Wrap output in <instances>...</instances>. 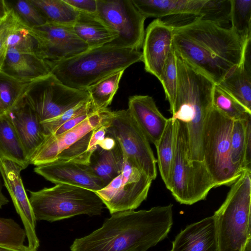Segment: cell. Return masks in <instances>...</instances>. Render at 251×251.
<instances>
[{
  "mask_svg": "<svg viewBox=\"0 0 251 251\" xmlns=\"http://www.w3.org/2000/svg\"><path fill=\"white\" fill-rule=\"evenodd\" d=\"M250 42L251 39L243 38L230 27L198 18L174 28L175 51L215 84L245 63Z\"/></svg>",
  "mask_w": 251,
  "mask_h": 251,
  "instance_id": "obj_1",
  "label": "cell"
},
{
  "mask_svg": "<svg viewBox=\"0 0 251 251\" xmlns=\"http://www.w3.org/2000/svg\"><path fill=\"white\" fill-rule=\"evenodd\" d=\"M172 204L113 213L102 226L76 238L71 251H147L168 236L173 224Z\"/></svg>",
  "mask_w": 251,
  "mask_h": 251,
  "instance_id": "obj_2",
  "label": "cell"
},
{
  "mask_svg": "<svg viewBox=\"0 0 251 251\" xmlns=\"http://www.w3.org/2000/svg\"><path fill=\"white\" fill-rule=\"evenodd\" d=\"M141 61L140 50L110 44L89 49L68 59L47 61L51 74L76 89H86L105 77Z\"/></svg>",
  "mask_w": 251,
  "mask_h": 251,
  "instance_id": "obj_3",
  "label": "cell"
},
{
  "mask_svg": "<svg viewBox=\"0 0 251 251\" xmlns=\"http://www.w3.org/2000/svg\"><path fill=\"white\" fill-rule=\"evenodd\" d=\"M251 171L243 172L214 213L218 251H242L251 238Z\"/></svg>",
  "mask_w": 251,
  "mask_h": 251,
  "instance_id": "obj_4",
  "label": "cell"
},
{
  "mask_svg": "<svg viewBox=\"0 0 251 251\" xmlns=\"http://www.w3.org/2000/svg\"><path fill=\"white\" fill-rule=\"evenodd\" d=\"M28 191L36 221L52 222L81 214L97 216L104 207L95 192L69 184Z\"/></svg>",
  "mask_w": 251,
  "mask_h": 251,
  "instance_id": "obj_5",
  "label": "cell"
},
{
  "mask_svg": "<svg viewBox=\"0 0 251 251\" xmlns=\"http://www.w3.org/2000/svg\"><path fill=\"white\" fill-rule=\"evenodd\" d=\"M106 109L93 113L61 134L46 135L30 156L29 164L37 166L60 162L88 165L95 151L88 149L90 139L93 131L103 123Z\"/></svg>",
  "mask_w": 251,
  "mask_h": 251,
  "instance_id": "obj_6",
  "label": "cell"
},
{
  "mask_svg": "<svg viewBox=\"0 0 251 251\" xmlns=\"http://www.w3.org/2000/svg\"><path fill=\"white\" fill-rule=\"evenodd\" d=\"M233 121L213 105L203 130V163L215 187L231 185L242 174L231 163L230 136Z\"/></svg>",
  "mask_w": 251,
  "mask_h": 251,
  "instance_id": "obj_7",
  "label": "cell"
},
{
  "mask_svg": "<svg viewBox=\"0 0 251 251\" xmlns=\"http://www.w3.org/2000/svg\"><path fill=\"white\" fill-rule=\"evenodd\" d=\"M174 122V154L166 187L177 201L181 204L192 205L204 200L215 186L207 171L189 165L186 125L178 120Z\"/></svg>",
  "mask_w": 251,
  "mask_h": 251,
  "instance_id": "obj_8",
  "label": "cell"
},
{
  "mask_svg": "<svg viewBox=\"0 0 251 251\" xmlns=\"http://www.w3.org/2000/svg\"><path fill=\"white\" fill-rule=\"evenodd\" d=\"M106 134L113 137L123 155L152 180L157 176V160L150 142L128 109L111 111L107 109Z\"/></svg>",
  "mask_w": 251,
  "mask_h": 251,
  "instance_id": "obj_9",
  "label": "cell"
},
{
  "mask_svg": "<svg viewBox=\"0 0 251 251\" xmlns=\"http://www.w3.org/2000/svg\"><path fill=\"white\" fill-rule=\"evenodd\" d=\"M24 99L35 111L40 123L91 100L86 89L69 87L51 74L32 82Z\"/></svg>",
  "mask_w": 251,
  "mask_h": 251,
  "instance_id": "obj_10",
  "label": "cell"
},
{
  "mask_svg": "<svg viewBox=\"0 0 251 251\" xmlns=\"http://www.w3.org/2000/svg\"><path fill=\"white\" fill-rule=\"evenodd\" d=\"M121 173L95 193L111 214L134 210L146 200L152 180L124 155Z\"/></svg>",
  "mask_w": 251,
  "mask_h": 251,
  "instance_id": "obj_11",
  "label": "cell"
},
{
  "mask_svg": "<svg viewBox=\"0 0 251 251\" xmlns=\"http://www.w3.org/2000/svg\"><path fill=\"white\" fill-rule=\"evenodd\" d=\"M98 17L118 37L108 44L140 50L142 47L146 18L132 0H97Z\"/></svg>",
  "mask_w": 251,
  "mask_h": 251,
  "instance_id": "obj_12",
  "label": "cell"
},
{
  "mask_svg": "<svg viewBox=\"0 0 251 251\" xmlns=\"http://www.w3.org/2000/svg\"><path fill=\"white\" fill-rule=\"evenodd\" d=\"M30 30L38 39L46 61L68 59L89 49L75 34L73 26L47 22Z\"/></svg>",
  "mask_w": 251,
  "mask_h": 251,
  "instance_id": "obj_13",
  "label": "cell"
},
{
  "mask_svg": "<svg viewBox=\"0 0 251 251\" xmlns=\"http://www.w3.org/2000/svg\"><path fill=\"white\" fill-rule=\"evenodd\" d=\"M23 168L10 160L0 157V174L20 216L28 240V246L37 251L39 241L36 233V220L21 176Z\"/></svg>",
  "mask_w": 251,
  "mask_h": 251,
  "instance_id": "obj_14",
  "label": "cell"
},
{
  "mask_svg": "<svg viewBox=\"0 0 251 251\" xmlns=\"http://www.w3.org/2000/svg\"><path fill=\"white\" fill-rule=\"evenodd\" d=\"M174 27L156 19L148 26L142 45L145 71L159 79L173 49Z\"/></svg>",
  "mask_w": 251,
  "mask_h": 251,
  "instance_id": "obj_15",
  "label": "cell"
},
{
  "mask_svg": "<svg viewBox=\"0 0 251 251\" xmlns=\"http://www.w3.org/2000/svg\"><path fill=\"white\" fill-rule=\"evenodd\" d=\"M34 171L55 184H66L96 192L104 183L87 169L86 165L53 162L36 166Z\"/></svg>",
  "mask_w": 251,
  "mask_h": 251,
  "instance_id": "obj_16",
  "label": "cell"
},
{
  "mask_svg": "<svg viewBox=\"0 0 251 251\" xmlns=\"http://www.w3.org/2000/svg\"><path fill=\"white\" fill-rule=\"evenodd\" d=\"M170 251H218L214 216L187 226L176 236Z\"/></svg>",
  "mask_w": 251,
  "mask_h": 251,
  "instance_id": "obj_17",
  "label": "cell"
},
{
  "mask_svg": "<svg viewBox=\"0 0 251 251\" xmlns=\"http://www.w3.org/2000/svg\"><path fill=\"white\" fill-rule=\"evenodd\" d=\"M128 109L149 142L155 145L166 126L168 119L158 109L153 99L149 95L129 97Z\"/></svg>",
  "mask_w": 251,
  "mask_h": 251,
  "instance_id": "obj_18",
  "label": "cell"
},
{
  "mask_svg": "<svg viewBox=\"0 0 251 251\" xmlns=\"http://www.w3.org/2000/svg\"><path fill=\"white\" fill-rule=\"evenodd\" d=\"M7 113L11 120L29 160L31 154L46 136L38 116L24 98Z\"/></svg>",
  "mask_w": 251,
  "mask_h": 251,
  "instance_id": "obj_19",
  "label": "cell"
},
{
  "mask_svg": "<svg viewBox=\"0 0 251 251\" xmlns=\"http://www.w3.org/2000/svg\"><path fill=\"white\" fill-rule=\"evenodd\" d=\"M1 71L19 79L34 81L51 74L47 61L32 53L8 49Z\"/></svg>",
  "mask_w": 251,
  "mask_h": 251,
  "instance_id": "obj_20",
  "label": "cell"
},
{
  "mask_svg": "<svg viewBox=\"0 0 251 251\" xmlns=\"http://www.w3.org/2000/svg\"><path fill=\"white\" fill-rule=\"evenodd\" d=\"M132 1L146 18L161 19L182 14L198 16L205 0H132Z\"/></svg>",
  "mask_w": 251,
  "mask_h": 251,
  "instance_id": "obj_21",
  "label": "cell"
},
{
  "mask_svg": "<svg viewBox=\"0 0 251 251\" xmlns=\"http://www.w3.org/2000/svg\"><path fill=\"white\" fill-rule=\"evenodd\" d=\"M73 28L77 36L89 49L108 44L118 36L97 14L79 12Z\"/></svg>",
  "mask_w": 251,
  "mask_h": 251,
  "instance_id": "obj_22",
  "label": "cell"
},
{
  "mask_svg": "<svg viewBox=\"0 0 251 251\" xmlns=\"http://www.w3.org/2000/svg\"><path fill=\"white\" fill-rule=\"evenodd\" d=\"M230 159L241 174L251 171V118L233 121L230 136Z\"/></svg>",
  "mask_w": 251,
  "mask_h": 251,
  "instance_id": "obj_23",
  "label": "cell"
},
{
  "mask_svg": "<svg viewBox=\"0 0 251 251\" xmlns=\"http://www.w3.org/2000/svg\"><path fill=\"white\" fill-rule=\"evenodd\" d=\"M0 157L15 162L23 169L28 157L8 113L0 116Z\"/></svg>",
  "mask_w": 251,
  "mask_h": 251,
  "instance_id": "obj_24",
  "label": "cell"
},
{
  "mask_svg": "<svg viewBox=\"0 0 251 251\" xmlns=\"http://www.w3.org/2000/svg\"><path fill=\"white\" fill-rule=\"evenodd\" d=\"M124 157L116 142L115 148L106 151L100 148L96 157L92 155L88 170L99 178L105 187L122 172Z\"/></svg>",
  "mask_w": 251,
  "mask_h": 251,
  "instance_id": "obj_25",
  "label": "cell"
},
{
  "mask_svg": "<svg viewBox=\"0 0 251 251\" xmlns=\"http://www.w3.org/2000/svg\"><path fill=\"white\" fill-rule=\"evenodd\" d=\"M251 111L250 65L245 63L235 68L217 84Z\"/></svg>",
  "mask_w": 251,
  "mask_h": 251,
  "instance_id": "obj_26",
  "label": "cell"
},
{
  "mask_svg": "<svg viewBox=\"0 0 251 251\" xmlns=\"http://www.w3.org/2000/svg\"><path fill=\"white\" fill-rule=\"evenodd\" d=\"M47 22L73 26L79 12L64 0H29Z\"/></svg>",
  "mask_w": 251,
  "mask_h": 251,
  "instance_id": "obj_27",
  "label": "cell"
},
{
  "mask_svg": "<svg viewBox=\"0 0 251 251\" xmlns=\"http://www.w3.org/2000/svg\"><path fill=\"white\" fill-rule=\"evenodd\" d=\"M125 70L109 75L86 88L96 111H101L111 104Z\"/></svg>",
  "mask_w": 251,
  "mask_h": 251,
  "instance_id": "obj_28",
  "label": "cell"
},
{
  "mask_svg": "<svg viewBox=\"0 0 251 251\" xmlns=\"http://www.w3.org/2000/svg\"><path fill=\"white\" fill-rule=\"evenodd\" d=\"M155 146L159 172L167 187L169 181L175 150V125L171 118L168 119L163 132Z\"/></svg>",
  "mask_w": 251,
  "mask_h": 251,
  "instance_id": "obj_29",
  "label": "cell"
},
{
  "mask_svg": "<svg viewBox=\"0 0 251 251\" xmlns=\"http://www.w3.org/2000/svg\"><path fill=\"white\" fill-rule=\"evenodd\" d=\"M33 81L19 79L0 71V98L6 113L24 99Z\"/></svg>",
  "mask_w": 251,
  "mask_h": 251,
  "instance_id": "obj_30",
  "label": "cell"
},
{
  "mask_svg": "<svg viewBox=\"0 0 251 251\" xmlns=\"http://www.w3.org/2000/svg\"><path fill=\"white\" fill-rule=\"evenodd\" d=\"M212 105L233 121L245 120L251 118V111L217 84L215 85L213 89Z\"/></svg>",
  "mask_w": 251,
  "mask_h": 251,
  "instance_id": "obj_31",
  "label": "cell"
},
{
  "mask_svg": "<svg viewBox=\"0 0 251 251\" xmlns=\"http://www.w3.org/2000/svg\"><path fill=\"white\" fill-rule=\"evenodd\" d=\"M7 46L8 49L34 53L45 60L38 39L31 31L30 28L22 22L9 34Z\"/></svg>",
  "mask_w": 251,
  "mask_h": 251,
  "instance_id": "obj_32",
  "label": "cell"
},
{
  "mask_svg": "<svg viewBox=\"0 0 251 251\" xmlns=\"http://www.w3.org/2000/svg\"><path fill=\"white\" fill-rule=\"evenodd\" d=\"M231 27L246 39L251 38V0H231Z\"/></svg>",
  "mask_w": 251,
  "mask_h": 251,
  "instance_id": "obj_33",
  "label": "cell"
},
{
  "mask_svg": "<svg viewBox=\"0 0 251 251\" xmlns=\"http://www.w3.org/2000/svg\"><path fill=\"white\" fill-rule=\"evenodd\" d=\"M231 8V0H205L198 19L224 27L230 21Z\"/></svg>",
  "mask_w": 251,
  "mask_h": 251,
  "instance_id": "obj_34",
  "label": "cell"
},
{
  "mask_svg": "<svg viewBox=\"0 0 251 251\" xmlns=\"http://www.w3.org/2000/svg\"><path fill=\"white\" fill-rule=\"evenodd\" d=\"M159 80L163 86L166 100L169 103L170 110L175 102L178 82L176 57L173 48L169 55Z\"/></svg>",
  "mask_w": 251,
  "mask_h": 251,
  "instance_id": "obj_35",
  "label": "cell"
},
{
  "mask_svg": "<svg viewBox=\"0 0 251 251\" xmlns=\"http://www.w3.org/2000/svg\"><path fill=\"white\" fill-rule=\"evenodd\" d=\"M22 22L29 28L41 26L47 20L29 0H5Z\"/></svg>",
  "mask_w": 251,
  "mask_h": 251,
  "instance_id": "obj_36",
  "label": "cell"
},
{
  "mask_svg": "<svg viewBox=\"0 0 251 251\" xmlns=\"http://www.w3.org/2000/svg\"><path fill=\"white\" fill-rule=\"evenodd\" d=\"M96 111L90 100L76 105L54 118L40 123L45 134L50 135L68 121L80 115Z\"/></svg>",
  "mask_w": 251,
  "mask_h": 251,
  "instance_id": "obj_37",
  "label": "cell"
},
{
  "mask_svg": "<svg viewBox=\"0 0 251 251\" xmlns=\"http://www.w3.org/2000/svg\"><path fill=\"white\" fill-rule=\"evenodd\" d=\"M24 229L14 220L0 217V245L14 247L24 245Z\"/></svg>",
  "mask_w": 251,
  "mask_h": 251,
  "instance_id": "obj_38",
  "label": "cell"
},
{
  "mask_svg": "<svg viewBox=\"0 0 251 251\" xmlns=\"http://www.w3.org/2000/svg\"><path fill=\"white\" fill-rule=\"evenodd\" d=\"M6 11L0 18V71L8 52L7 39L9 34L22 22L6 3Z\"/></svg>",
  "mask_w": 251,
  "mask_h": 251,
  "instance_id": "obj_39",
  "label": "cell"
},
{
  "mask_svg": "<svg viewBox=\"0 0 251 251\" xmlns=\"http://www.w3.org/2000/svg\"><path fill=\"white\" fill-rule=\"evenodd\" d=\"M79 12L89 14H96L97 0H64Z\"/></svg>",
  "mask_w": 251,
  "mask_h": 251,
  "instance_id": "obj_40",
  "label": "cell"
},
{
  "mask_svg": "<svg viewBox=\"0 0 251 251\" xmlns=\"http://www.w3.org/2000/svg\"><path fill=\"white\" fill-rule=\"evenodd\" d=\"M107 109L105 111V117L103 123L95 129L92 133L89 143V150L96 151L97 149L99 143L105 137L106 129L108 126V122L106 119V111Z\"/></svg>",
  "mask_w": 251,
  "mask_h": 251,
  "instance_id": "obj_41",
  "label": "cell"
},
{
  "mask_svg": "<svg viewBox=\"0 0 251 251\" xmlns=\"http://www.w3.org/2000/svg\"><path fill=\"white\" fill-rule=\"evenodd\" d=\"M95 112H96L86 113L77 116L64 123L63 125L58 127L56 129H55L53 132L50 134L57 135L71 129L82 122L86 118H87L89 116Z\"/></svg>",
  "mask_w": 251,
  "mask_h": 251,
  "instance_id": "obj_42",
  "label": "cell"
},
{
  "mask_svg": "<svg viewBox=\"0 0 251 251\" xmlns=\"http://www.w3.org/2000/svg\"><path fill=\"white\" fill-rule=\"evenodd\" d=\"M116 145V141L111 136H107L99 143L98 146L100 149L109 151L113 149Z\"/></svg>",
  "mask_w": 251,
  "mask_h": 251,
  "instance_id": "obj_43",
  "label": "cell"
},
{
  "mask_svg": "<svg viewBox=\"0 0 251 251\" xmlns=\"http://www.w3.org/2000/svg\"><path fill=\"white\" fill-rule=\"evenodd\" d=\"M0 251H35L28 246L24 245L19 247H10L0 245Z\"/></svg>",
  "mask_w": 251,
  "mask_h": 251,
  "instance_id": "obj_44",
  "label": "cell"
},
{
  "mask_svg": "<svg viewBox=\"0 0 251 251\" xmlns=\"http://www.w3.org/2000/svg\"><path fill=\"white\" fill-rule=\"evenodd\" d=\"M8 202L9 201L7 198L4 195L2 191H0V209Z\"/></svg>",
  "mask_w": 251,
  "mask_h": 251,
  "instance_id": "obj_45",
  "label": "cell"
},
{
  "mask_svg": "<svg viewBox=\"0 0 251 251\" xmlns=\"http://www.w3.org/2000/svg\"><path fill=\"white\" fill-rule=\"evenodd\" d=\"M6 5L5 0H0V18L5 12Z\"/></svg>",
  "mask_w": 251,
  "mask_h": 251,
  "instance_id": "obj_46",
  "label": "cell"
},
{
  "mask_svg": "<svg viewBox=\"0 0 251 251\" xmlns=\"http://www.w3.org/2000/svg\"><path fill=\"white\" fill-rule=\"evenodd\" d=\"M242 251H251V238L248 239L244 246Z\"/></svg>",
  "mask_w": 251,
  "mask_h": 251,
  "instance_id": "obj_47",
  "label": "cell"
},
{
  "mask_svg": "<svg viewBox=\"0 0 251 251\" xmlns=\"http://www.w3.org/2000/svg\"><path fill=\"white\" fill-rule=\"evenodd\" d=\"M6 113L5 110L3 105L2 101L0 98V116Z\"/></svg>",
  "mask_w": 251,
  "mask_h": 251,
  "instance_id": "obj_48",
  "label": "cell"
}]
</instances>
